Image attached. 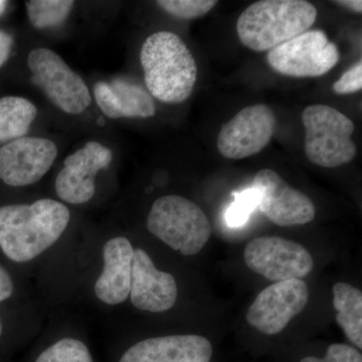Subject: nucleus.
Listing matches in <instances>:
<instances>
[{
	"label": "nucleus",
	"instance_id": "1",
	"mask_svg": "<svg viewBox=\"0 0 362 362\" xmlns=\"http://www.w3.org/2000/svg\"><path fill=\"white\" fill-rule=\"evenodd\" d=\"M68 207L54 199L0 207V249L7 258L25 263L52 247L70 221Z\"/></svg>",
	"mask_w": 362,
	"mask_h": 362
},
{
	"label": "nucleus",
	"instance_id": "2",
	"mask_svg": "<svg viewBox=\"0 0 362 362\" xmlns=\"http://www.w3.org/2000/svg\"><path fill=\"white\" fill-rule=\"evenodd\" d=\"M140 63L149 94L166 104H180L192 95L197 83L194 56L175 33L149 35L140 51Z\"/></svg>",
	"mask_w": 362,
	"mask_h": 362
},
{
	"label": "nucleus",
	"instance_id": "3",
	"mask_svg": "<svg viewBox=\"0 0 362 362\" xmlns=\"http://www.w3.org/2000/svg\"><path fill=\"white\" fill-rule=\"evenodd\" d=\"M316 18V7L305 0H261L240 14L238 37L252 51L269 52L308 30Z\"/></svg>",
	"mask_w": 362,
	"mask_h": 362
},
{
	"label": "nucleus",
	"instance_id": "4",
	"mask_svg": "<svg viewBox=\"0 0 362 362\" xmlns=\"http://www.w3.org/2000/svg\"><path fill=\"white\" fill-rule=\"evenodd\" d=\"M147 228L185 256L199 254L211 235V223L204 211L180 195L156 199L147 218Z\"/></svg>",
	"mask_w": 362,
	"mask_h": 362
},
{
	"label": "nucleus",
	"instance_id": "5",
	"mask_svg": "<svg viewBox=\"0 0 362 362\" xmlns=\"http://www.w3.org/2000/svg\"><path fill=\"white\" fill-rule=\"evenodd\" d=\"M305 153L307 158L325 168L349 163L356 156L351 136L354 123L337 109L327 105H312L304 109Z\"/></svg>",
	"mask_w": 362,
	"mask_h": 362
},
{
	"label": "nucleus",
	"instance_id": "6",
	"mask_svg": "<svg viewBox=\"0 0 362 362\" xmlns=\"http://www.w3.org/2000/svg\"><path fill=\"white\" fill-rule=\"evenodd\" d=\"M28 65L33 84L62 111L78 115L90 106L92 97L85 81L57 52L45 47L33 49Z\"/></svg>",
	"mask_w": 362,
	"mask_h": 362
},
{
	"label": "nucleus",
	"instance_id": "7",
	"mask_svg": "<svg viewBox=\"0 0 362 362\" xmlns=\"http://www.w3.org/2000/svg\"><path fill=\"white\" fill-rule=\"evenodd\" d=\"M339 59L337 45L321 30H306L267 54L274 71L295 78L320 77L332 70Z\"/></svg>",
	"mask_w": 362,
	"mask_h": 362
},
{
	"label": "nucleus",
	"instance_id": "8",
	"mask_svg": "<svg viewBox=\"0 0 362 362\" xmlns=\"http://www.w3.org/2000/svg\"><path fill=\"white\" fill-rule=\"evenodd\" d=\"M245 263L255 273L274 282L301 280L311 273L313 259L302 245L279 237H262L247 245Z\"/></svg>",
	"mask_w": 362,
	"mask_h": 362
},
{
	"label": "nucleus",
	"instance_id": "9",
	"mask_svg": "<svg viewBox=\"0 0 362 362\" xmlns=\"http://www.w3.org/2000/svg\"><path fill=\"white\" fill-rule=\"evenodd\" d=\"M276 126L277 118L270 107H246L221 128L216 141L218 152L235 160L258 154L270 143Z\"/></svg>",
	"mask_w": 362,
	"mask_h": 362
},
{
	"label": "nucleus",
	"instance_id": "10",
	"mask_svg": "<svg viewBox=\"0 0 362 362\" xmlns=\"http://www.w3.org/2000/svg\"><path fill=\"white\" fill-rule=\"evenodd\" d=\"M308 301V286L303 280L275 283L259 293L247 309V323L264 334H278L304 310Z\"/></svg>",
	"mask_w": 362,
	"mask_h": 362
},
{
	"label": "nucleus",
	"instance_id": "11",
	"mask_svg": "<svg viewBox=\"0 0 362 362\" xmlns=\"http://www.w3.org/2000/svg\"><path fill=\"white\" fill-rule=\"evenodd\" d=\"M252 188L259 194V211L275 225H306L315 218L316 209L310 197L290 187L272 169L258 171Z\"/></svg>",
	"mask_w": 362,
	"mask_h": 362
},
{
	"label": "nucleus",
	"instance_id": "12",
	"mask_svg": "<svg viewBox=\"0 0 362 362\" xmlns=\"http://www.w3.org/2000/svg\"><path fill=\"white\" fill-rule=\"evenodd\" d=\"M56 143L47 138L23 137L0 147V180L26 187L42 180L58 156Z\"/></svg>",
	"mask_w": 362,
	"mask_h": 362
},
{
	"label": "nucleus",
	"instance_id": "13",
	"mask_svg": "<svg viewBox=\"0 0 362 362\" xmlns=\"http://www.w3.org/2000/svg\"><path fill=\"white\" fill-rule=\"evenodd\" d=\"M113 153L97 141L86 143L83 148L66 157L56 180L57 194L71 204L90 202L96 192V176L109 168Z\"/></svg>",
	"mask_w": 362,
	"mask_h": 362
},
{
	"label": "nucleus",
	"instance_id": "14",
	"mask_svg": "<svg viewBox=\"0 0 362 362\" xmlns=\"http://www.w3.org/2000/svg\"><path fill=\"white\" fill-rule=\"evenodd\" d=\"M177 294L175 277L156 269L144 250H134L130 296L136 308L153 313L168 311L175 306Z\"/></svg>",
	"mask_w": 362,
	"mask_h": 362
},
{
	"label": "nucleus",
	"instance_id": "15",
	"mask_svg": "<svg viewBox=\"0 0 362 362\" xmlns=\"http://www.w3.org/2000/svg\"><path fill=\"white\" fill-rule=\"evenodd\" d=\"M213 346L199 335L149 338L130 347L119 362H209Z\"/></svg>",
	"mask_w": 362,
	"mask_h": 362
},
{
	"label": "nucleus",
	"instance_id": "16",
	"mask_svg": "<svg viewBox=\"0 0 362 362\" xmlns=\"http://www.w3.org/2000/svg\"><path fill=\"white\" fill-rule=\"evenodd\" d=\"M94 96L100 110L110 119L151 118L156 106L151 95L142 86L125 78L98 82Z\"/></svg>",
	"mask_w": 362,
	"mask_h": 362
},
{
	"label": "nucleus",
	"instance_id": "17",
	"mask_svg": "<svg viewBox=\"0 0 362 362\" xmlns=\"http://www.w3.org/2000/svg\"><path fill=\"white\" fill-rule=\"evenodd\" d=\"M134 249L129 240L114 238L103 250L104 269L95 284L98 299L109 305L123 303L130 295Z\"/></svg>",
	"mask_w": 362,
	"mask_h": 362
},
{
	"label": "nucleus",
	"instance_id": "18",
	"mask_svg": "<svg viewBox=\"0 0 362 362\" xmlns=\"http://www.w3.org/2000/svg\"><path fill=\"white\" fill-rule=\"evenodd\" d=\"M333 306L337 321L347 338L362 349V293L347 283L333 286Z\"/></svg>",
	"mask_w": 362,
	"mask_h": 362
},
{
	"label": "nucleus",
	"instance_id": "19",
	"mask_svg": "<svg viewBox=\"0 0 362 362\" xmlns=\"http://www.w3.org/2000/svg\"><path fill=\"white\" fill-rule=\"evenodd\" d=\"M37 115L35 105L21 97L0 99V142L25 137Z\"/></svg>",
	"mask_w": 362,
	"mask_h": 362
},
{
	"label": "nucleus",
	"instance_id": "20",
	"mask_svg": "<svg viewBox=\"0 0 362 362\" xmlns=\"http://www.w3.org/2000/svg\"><path fill=\"white\" fill-rule=\"evenodd\" d=\"M74 4L71 0H30L25 2V7L33 28L45 30L63 25Z\"/></svg>",
	"mask_w": 362,
	"mask_h": 362
},
{
	"label": "nucleus",
	"instance_id": "21",
	"mask_svg": "<svg viewBox=\"0 0 362 362\" xmlns=\"http://www.w3.org/2000/svg\"><path fill=\"white\" fill-rule=\"evenodd\" d=\"M35 362H93V359L84 343L64 338L45 349Z\"/></svg>",
	"mask_w": 362,
	"mask_h": 362
},
{
	"label": "nucleus",
	"instance_id": "22",
	"mask_svg": "<svg viewBox=\"0 0 362 362\" xmlns=\"http://www.w3.org/2000/svg\"><path fill=\"white\" fill-rule=\"evenodd\" d=\"M157 6L164 11L182 20L202 18L218 4L216 0H159Z\"/></svg>",
	"mask_w": 362,
	"mask_h": 362
},
{
	"label": "nucleus",
	"instance_id": "23",
	"mask_svg": "<svg viewBox=\"0 0 362 362\" xmlns=\"http://www.w3.org/2000/svg\"><path fill=\"white\" fill-rule=\"evenodd\" d=\"M259 204V194L255 188H247L235 194V202L226 214V221L232 228L245 225Z\"/></svg>",
	"mask_w": 362,
	"mask_h": 362
},
{
	"label": "nucleus",
	"instance_id": "24",
	"mask_svg": "<svg viewBox=\"0 0 362 362\" xmlns=\"http://www.w3.org/2000/svg\"><path fill=\"white\" fill-rule=\"evenodd\" d=\"M300 362H362V356L358 350L352 349L349 345L335 343L328 347L323 358L309 356L305 357Z\"/></svg>",
	"mask_w": 362,
	"mask_h": 362
},
{
	"label": "nucleus",
	"instance_id": "25",
	"mask_svg": "<svg viewBox=\"0 0 362 362\" xmlns=\"http://www.w3.org/2000/svg\"><path fill=\"white\" fill-rule=\"evenodd\" d=\"M362 89V62L354 64L333 84V90L338 95L354 94Z\"/></svg>",
	"mask_w": 362,
	"mask_h": 362
},
{
	"label": "nucleus",
	"instance_id": "26",
	"mask_svg": "<svg viewBox=\"0 0 362 362\" xmlns=\"http://www.w3.org/2000/svg\"><path fill=\"white\" fill-rule=\"evenodd\" d=\"M13 292V284L11 276L6 269L0 265V302L6 301Z\"/></svg>",
	"mask_w": 362,
	"mask_h": 362
},
{
	"label": "nucleus",
	"instance_id": "27",
	"mask_svg": "<svg viewBox=\"0 0 362 362\" xmlns=\"http://www.w3.org/2000/svg\"><path fill=\"white\" fill-rule=\"evenodd\" d=\"M13 45V37L4 30H0V68L6 63L11 56Z\"/></svg>",
	"mask_w": 362,
	"mask_h": 362
},
{
	"label": "nucleus",
	"instance_id": "28",
	"mask_svg": "<svg viewBox=\"0 0 362 362\" xmlns=\"http://www.w3.org/2000/svg\"><path fill=\"white\" fill-rule=\"evenodd\" d=\"M335 4L354 11L356 13L361 14L362 13V1L361 0H340V1H335Z\"/></svg>",
	"mask_w": 362,
	"mask_h": 362
},
{
	"label": "nucleus",
	"instance_id": "29",
	"mask_svg": "<svg viewBox=\"0 0 362 362\" xmlns=\"http://www.w3.org/2000/svg\"><path fill=\"white\" fill-rule=\"evenodd\" d=\"M6 6H7V2L2 1V0H0V16H1V14L4 13V11H6Z\"/></svg>",
	"mask_w": 362,
	"mask_h": 362
},
{
	"label": "nucleus",
	"instance_id": "30",
	"mask_svg": "<svg viewBox=\"0 0 362 362\" xmlns=\"http://www.w3.org/2000/svg\"><path fill=\"white\" fill-rule=\"evenodd\" d=\"M2 334V323H1V319H0V337H1Z\"/></svg>",
	"mask_w": 362,
	"mask_h": 362
}]
</instances>
